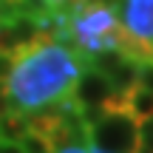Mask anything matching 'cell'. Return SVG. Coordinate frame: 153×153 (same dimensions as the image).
I'll return each mask as SVG.
<instances>
[{
  "instance_id": "cell-1",
  "label": "cell",
  "mask_w": 153,
  "mask_h": 153,
  "mask_svg": "<svg viewBox=\"0 0 153 153\" xmlns=\"http://www.w3.org/2000/svg\"><path fill=\"white\" fill-rule=\"evenodd\" d=\"M79 62V54L71 45L54 43V40L17 54L9 76L3 79L11 108L34 114L45 105H54L71 91L74 79L82 71Z\"/></svg>"
},
{
  "instance_id": "cell-2",
  "label": "cell",
  "mask_w": 153,
  "mask_h": 153,
  "mask_svg": "<svg viewBox=\"0 0 153 153\" xmlns=\"http://www.w3.org/2000/svg\"><path fill=\"white\" fill-rule=\"evenodd\" d=\"M116 11L119 9H111L97 0H82L68 11V40L74 43V51L79 54V60H88L97 51L116 45V37L122 28V20Z\"/></svg>"
},
{
  "instance_id": "cell-3",
  "label": "cell",
  "mask_w": 153,
  "mask_h": 153,
  "mask_svg": "<svg viewBox=\"0 0 153 153\" xmlns=\"http://www.w3.org/2000/svg\"><path fill=\"white\" fill-rule=\"evenodd\" d=\"M88 145L108 153L139 150V119L131 111H105L88 125Z\"/></svg>"
},
{
  "instance_id": "cell-4",
  "label": "cell",
  "mask_w": 153,
  "mask_h": 153,
  "mask_svg": "<svg viewBox=\"0 0 153 153\" xmlns=\"http://www.w3.org/2000/svg\"><path fill=\"white\" fill-rule=\"evenodd\" d=\"M111 91H114V82L94 65H85V71H79V76L74 79L71 99L79 105V111H82L88 125L105 114V102H108Z\"/></svg>"
},
{
  "instance_id": "cell-5",
  "label": "cell",
  "mask_w": 153,
  "mask_h": 153,
  "mask_svg": "<svg viewBox=\"0 0 153 153\" xmlns=\"http://www.w3.org/2000/svg\"><path fill=\"white\" fill-rule=\"evenodd\" d=\"M119 20L139 40H153V0H122Z\"/></svg>"
},
{
  "instance_id": "cell-6",
  "label": "cell",
  "mask_w": 153,
  "mask_h": 153,
  "mask_svg": "<svg viewBox=\"0 0 153 153\" xmlns=\"http://www.w3.org/2000/svg\"><path fill=\"white\" fill-rule=\"evenodd\" d=\"M128 111H131L136 119H148V116H153V88L142 85V82L131 85V88H128Z\"/></svg>"
},
{
  "instance_id": "cell-7",
  "label": "cell",
  "mask_w": 153,
  "mask_h": 153,
  "mask_svg": "<svg viewBox=\"0 0 153 153\" xmlns=\"http://www.w3.org/2000/svg\"><path fill=\"white\" fill-rule=\"evenodd\" d=\"M26 131H28V114H23V111H17V108L0 114V139L20 142Z\"/></svg>"
},
{
  "instance_id": "cell-8",
  "label": "cell",
  "mask_w": 153,
  "mask_h": 153,
  "mask_svg": "<svg viewBox=\"0 0 153 153\" xmlns=\"http://www.w3.org/2000/svg\"><path fill=\"white\" fill-rule=\"evenodd\" d=\"M20 145H23V150H26V153H54V150L48 148V142H45L40 133H34V131H26V133H23Z\"/></svg>"
},
{
  "instance_id": "cell-9",
  "label": "cell",
  "mask_w": 153,
  "mask_h": 153,
  "mask_svg": "<svg viewBox=\"0 0 153 153\" xmlns=\"http://www.w3.org/2000/svg\"><path fill=\"white\" fill-rule=\"evenodd\" d=\"M139 145L153 150V116L148 119H139Z\"/></svg>"
},
{
  "instance_id": "cell-10",
  "label": "cell",
  "mask_w": 153,
  "mask_h": 153,
  "mask_svg": "<svg viewBox=\"0 0 153 153\" xmlns=\"http://www.w3.org/2000/svg\"><path fill=\"white\" fill-rule=\"evenodd\" d=\"M76 3H82V0H43V6L48 11H71Z\"/></svg>"
},
{
  "instance_id": "cell-11",
  "label": "cell",
  "mask_w": 153,
  "mask_h": 153,
  "mask_svg": "<svg viewBox=\"0 0 153 153\" xmlns=\"http://www.w3.org/2000/svg\"><path fill=\"white\" fill-rule=\"evenodd\" d=\"M11 65H14V57H11V54H6V51H0V82L9 76Z\"/></svg>"
},
{
  "instance_id": "cell-12",
  "label": "cell",
  "mask_w": 153,
  "mask_h": 153,
  "mask_svg": "<svg viewBox=\"0 0 153 153\" xmlns=\"http://www.w3.org/2000/svg\"><path fill=\"white\" fill-rule=\"evenodd\" d=\"M54 153H91V148H88V142H71V145H65V148H60Z\"/></svg>"
},
{
  "instance_id": "cell-13",
  "label": "cell",
  "mask_w": 153,
  "mask_h": 153,
  "mask_svg": "<svg viewBox=\"0 0 153 153\" xmlns=\"http://www.w3.org/2000/svg\"><path fill=\"white\" fill-rule=\"evenodd\" d=\"M0 153H26L20 142H9V139H0Z\"/></svg>"
},
{
  "instance_id": "cell-14",
  "label": "cell",
  "mask_w": 153,
  "mask_h": 153,
  "mask_svg": "<svg viewBox=\"0 0 153 153\" xmlns=\"http://www.w3.org/2000/svg\"><path fill=\"white\" fill-rule=\"evenodd\" d=\"M88 148H91V145H88ZM91 153H108V150H99V148H91Z\"/></svg>"
}]
</instances>
